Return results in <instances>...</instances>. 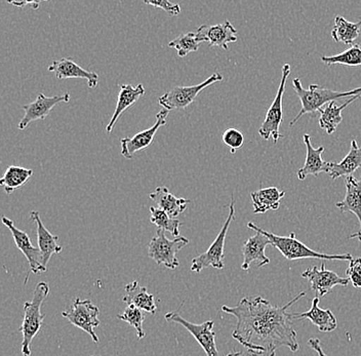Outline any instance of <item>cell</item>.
Instances as JSON below:
<instances>
[{"instance_id": "obj_19", "label": "cell", "mask_w": 361, "mask_h": 356, "mask_svg": "<svg viewBox=\"0 0 361 356\" xmlns=\"http://www.w3.org/2000/svg\"><path fill=\"white\" fill-rule=\"evenodd\" d=\"M346 195L342 202H337L336 207L342 213H353L360 221V228L355 233L351 234L349 238H358L361 243V177L356 179L353 176L345 178Z\"/></svg>"}, {"instance_id": "obj_23", "label": "cell", "mask_w": 361, "mask_h": 356, "mask_svg": "<svg viewBox=\"0 0 361 356\" xmlns=\"http://www.w3.org/2000/svg\"><path fill=\"white\" fill-rule=\"evenodd\" d=\"M149 197L155 202L158 209L166 211L171 218H177L186 211L190 200L177 197L169 192L168 187H157L154 192L150 193Z\"/></svg>"}, {"instance_id": "obj_29", "label": "cell", "mask_w": 361, "mask_h": 356, "mask_svg": "<svg viewBox=\"0 0 361 356\" xmlns=\"http://www.w3.org/2000/svg\"><path fill=\"white\" fill-rule=\"evenodd\" d=\"M33 175L32 170L22 166H11L6 168L4 177L0 180V185L4 187L6 195H11L13 191L24 186Z\"/></svg>"}, {"instance_id": "obj_5", "label": "cell", "mask_w": 361, "mask_h": 356, "mask_svg": "<svg viewBox=\"0 0 361 356\" xmlns=\"http://www.w3.org/2000/svg\"><path fill=\"white\" fill-rule=\"evenodd\" d=\"M188 238L179 236L175 240H169L161 230H157V235L151 238L148 245V257L157 265L164 266L168 269L175 270L179 267L180 262L177 254L186 247Z\"/></svg>"}, {"instance_id": "obj_1", "label": "cell", "mask_w": 361, "mask_h": 356, "mask_svg": "<svg viewBox=\"0 0 361 356\" xmlns=\"http://www.w3.org/2000/svg\"><path fill=\"white\" fill-rule=\"evenodd\" d=\"M305 296L306 292L300 293L282 307L273 305L261 296L245 297L234 307L223 306L222 310L236 317L232 337L245 348L276 350L284 346L297 352L299 342L288 309Z\"/></svg>"}, {"instance_id": "obj_32", "label": "cell", "mask_w": 361, "mask_h": 356, "mask_svg": "<svg viewBox=\"0 0 361 356\" xmlns=\"http://www.w3.org/2000/svg\"><path fill=\"white\" fill-rule=\"evenodd\" d=\"M200 44H202V42H200L196 32H188L178 36L177 38L171 40L169 47L175 49L180 58H185L189 54L197 51Z\"/></svg>"}, {"instance_id": "obj_8", "label": "cell", "mask_w": 361, "mask_h": 356, "mask_svg": "<svg viewBox=\"0 0 361 356\" xmlns=\"http://www.w3.org/2000/svg\"><path fill=\"white\" fill-rule=\"evenodd\" d=\"M223 80H224V78H223L222 74L216 72L200 85L173 87L168 92L159 97L158 104L164 107V109L169 110V111L186 109L197 99L198 94L203 90L207 89V87L214 85V83L220 82Z\"/></svg>"}, {"instance_id": "obj_16", "label": "cell", "mask_w": 361, "mask_h": 356, "mask_svg": "<svg viewBox=\"0 0 361 356\" xmlns=\"http://www.w3.org/2000/svg\"><path fill=\"white\" fill-rule=\"evenodd\" d=\"M268 245H271L269 238L261 232H256L254 236L248 238L241 249L243 254L241 269L250 271V264L254 262L258 263L259 268L269 264L270 259L265 254V250Z\"/></svg>"}, {"instance_id": "obj_35", "label": "cell", "mask_w": 361, "mask_h": 356, "mask_svg": "<svg viewBox=\"0 0 361 356\" xmlns=\"http://www.w3.org/2000/svg\"><path fill=\"white\" fill-rule=\"evenodd\" d=\"M346 276L354 288L361 290V258H356L350 261Z\"/></svg>"}, {"instance_id": "obj_17", "label": "cell", "mask_w": 361, "mask_h": 356, "mask_svg": "<svg viewBox=\"0 0 361 356\" xmlns=\"http://www.w3.org/2000/svg\"><path fill=\"white\" fill-rule=\"evenodd\" d=\"M49 71L55 73L58 80H71V78H83L87 80L90 89H94L99 85V75L96 72L87 71L68 58L54 61L49 66Z\"/></svg>"}, {"instance_id": "obj_39", "label": "cell", "mask_w": 361, "mask_h": 356, "mask_svg": "<svg viewBox=\"0 0 361 356\" xmlns=\"http://www.w3.org/2000/svg\"><path fill=\"white\" fill-rule=\"evenodd\" d=\"M11 4L13 6H17V8H23L26 6H31L34 8V10H38L39 8L40 4L42 2L40 1H10Z\"/></svg>"}, {"instance_id": "obj_37", "label": "cell", "mask_w": 361, "mask_h": 356, "mask_svg": "<svg viewBox=\"0 0 361 356\" xmlns=\"http://www.w3.org/2000/svg\"><path fill=\"white\" fill-rule=\"evenodd\" d=\"M274 349H248L233 351L227 356H276Z\"/></svg>"}, {"instance_id": "obj_38", "label": "cell", "mask_w": 361, "mask_h": 356, "mask_svg": "<svg viewBox=\"0 0 361 356\" xmlns=\"http://www.w3.org/2000/svg\"><path fill=\"white\" fill-rule=\"evenodd\" d=\"M309 346L317 352V355L319 356H327L326 353H324V349L322 347V342H320L319 339L317 338H311L308 341Z\"/></svg>"}, {"instance_id": "obj_24", "label": "cell", "mask_w": 361, "mask_h": 356, "mask_svg": "<svg viewBox=\"0 0 361 356\" xmlns=\"http://www.w3.org/2000/svg\"><path fill=\"white\" fill-rule=\"evenodd\" d=\"M361 168V147L355 139L351 141L348 154L340 162H329V175L331 180L341 177H350Z\"/></svg>"}, {"instance_id": "obj_10", "label": "cell", "mask_w": 361, "mask_h": 356, "mask_svg": "<svg viewBox=\"0 0 361 356\" xmlns=\"http://www.w3.org/2000/svg\"><path fill=\"white\" fill-rule=\"evenodd\" d=\"M164 317H166V321L175 322V324L184 326L202 347L207 356H222L216 348V333L214 331V322L213 321H207L200 324H196L183 319L177 312H169Z\"/></svg>"}, {"instance_id": "obj_14", "label": "cell", "mask_w": 361, "mask_h": 356, "mask_svg": "<svg viewBox=\"0 0 361 356\" xmlns=\"http://www.w3.org/2000/svg\"><path fill=\"white\" fill-rule=\"evenodd\" d=\"M2 223L10 230L13 242H15L18 249L26 257L29 266H30L31 274H38L40 272L47 271V268L42 263V254H40L39 249L33 247L28 234L22 231V230L18 229L13 224V221L11 219L4 217L2 218Z\"/></svg>"}, {"instance_id": "obj_25", "label": "cell", "mask_w": 361, "mask_h": 356, "mask_svg": "<svg viewBox=\"0 0 361 356\" xmlns=\"http://www.w3.org/2000/svg\"><path fill=\"white\" fill-rule=\"evenodd\" d=\"M124 290L126 296L123 301L126 305H133L150 314H154L157 309L155 298L152 294L148 293L145 287H141L137 281H134L126 285Z\"/></svg>"}, {"instance_id": "obj_11", "label": "cell", "mask_w": 361, "mask_h": 356, "mask_svg": "<svg viewBox=\"0 0 361 356\" xmlns=\"http://www.w3.org/2000/svg\"><path fill=\"white\" fill-rule=\"evenodd\" d=\"M302 277L310 283L311 290L315 293L316 298H324L334 288L337 286L347 287L349 279L338 276L336 272L327 270L326 264L322 263V267L308 268L302 274Z\"/></svg>"}, {"instance_id": "obj_27", "label": "cell", "mask_w": 361, "mask_h": 356, "mask_svg": "<svg viewBox=\"0 0 361 356\" xmlns=\"http://www.w3.org/2000/svg\"><path fill=\"white\" fill-rule=\"evenodd\" d=\"M361 98V94L348 98L346 102L342 105H338L336 101L326 104L324 108L319 110V127L326 130L327 135H333L337 130V128L343 121L342 111L348 107L350 104Z\"/></svg>"}, {"instance_id": "obj_2", "label": "cell", "mask_w": 361, "mask_h": 356, "mask_svg": "<svg viewBox=\"0 0 361 356\" xmlns=\"http://www.w3.org/2000/svg\"><path fill=\"white\" fill-rule=\"evenodd\" d=\"M293 91L299 97L302 103V108L297 116L290 123V127L295 125L302 116L306 114H315L324 108L326 104L341 99L351 98V97L361 94V87L346 92L334 91V90L324 89L318 85H310L308 89H304L300 78L293 80Z\"/></svg>"}, {"instance_id": "obj_3", "label": "cell", "mask_w": 361, "mask_h": 356, "mask_svg": "<svg viewBox=\"0 0 361 356\" xmlns=\"http://www.w3.org/2000/svg\"><path fill=\"white\" fill-rule=\"evenodd\" d=\"M250 229L255 230L256 232H261L264 235L269 238L271 245L276 247L282 254L284 258L290 261L302 260V259H317V260H338V261H352L351 254H322L319 252H316L314 250H311L310 247H307L303 243L300 242L295 238V232L290 233L288 236L276 235V234L271 233V232L266 231V230L259 228L256 224L250 222L247 224Z\"/></svg>"}, {"instance_id": "obj_9", "label": "cell", "mask_w": 361, "mask_h": 356, "mask_svg": "<svg viewBox=\"0 0 361 356\" xmlns=\"http://www.w3.org/2000/svg\"><path fill=\"white\" fill-rule=\"evenodd\" d=\"M100 310L90 300L75 299L71 308L63 311L62 317L67 319L74 326L89 333L94 343L100 342L94 329L100 326Z\"/></svg>"}, {"instance_id": "obj_21", "label": "cell", "mask_w": 361, "mask_h": 356, "mask_svg": "<svg viewBox=\"0 0 361 356\" xmlns=\"http://www.w3.org/2000/svg\"><path fill=\"white\" fill-rule=\"evenodd\" d=\"M119 87H121V91H119L118 99H117L116 108H115L114 113H113L109 123L106 127L107 134H111L117 121L123 112L128 108L132 107L145 94V87L141 83L137 85V87H133L130 83L121 85Z\"/></svg>"}, {"instance_id": "obj_22", "label": "cell", "mask_w": 361, "mask_h": 356, "mask_svg": "<svg viewBox=\"0 0 361 356\" xmlns=\"http://www.w3.org/2000/svg\"><path fill=\"white\" fill-rule=\"evenodd\" d=\"M292 317L293 319H309L322 333L334 332L338 326V321L334 313L329 309L319 308V298L316 297L312 300L310 309L300 314L292 313Z\"/></svg>"}, {"instance_id": "obj_7", "label": "cell", "mask_w": 361, "mask_h": 356, "mask_svg": "<svg viewBox=\"0 0 361 356\" xmlns=\"http://www.w3.org/2000/svg\"><path fill=\"white\" fill-rule=\"evenodd\" d=\"M234 204H235V202L232 198L231 204L229 206V215H228L227 220L223 225L222 229L219 232L218 236H216L214 242L212 243L209 250L192 260L191 271L200 274L207 267H213L216 269H223L225 267V242L230 225L235 220V207H234Z\"/></svg>"}, {"instance_id": "obj_13", "label": "cell", "mask_w": 361, "mask_h": 356, "mask_svg": "<svg viewBox=\"0 0 361 356\" xmlns=\"http://www.w3.org/2000/svg\"><path fill=\"white\" fill-rule=\"evenodd\" d=\"M69 101L70 94L68 92L62 96L54 97H47L44 94H38L34 102L27 104L23 107L25 115L18 125V128L24 130L32 121H44L58 104L68 103Z\"/></svg>"}, {"instance_id": "obj_4", "label": "cell", "mask_w": 361, "mask_h": 356, "mask_svg": "<svg viewBox=\"0 0 361 356\" xmlns=\"http://www.w3.org/2000/svg\"><path fill=\"white\" fill-rule=\"evenodd\" d=\"M49 285L45 281H42L36 286L32 300L25 302L24 319L19 329V332L23 335L22 353L24 356L31 355V343L42 330L45 317L42 313V307L44 300L49 296Z\"/></svg>"}, {"instance_id": "obj_28", "label": "cell", "mask_w": 361, "mask_h": 356, "mask_svg": "<svg viewBox=\"0 0 361 356\" xmlns=\"http://www.w3.org/2000/svg\"><path fill=\"white\" fill-rule=\"evenodd\" d=\"M361 32V18L360 21H347L342 16L335 18V26L331 30V37L337 42H343L345 44H352Z\"/></svg>"}, {"instance_id": "obj_12", "label": "cell", "mask_w": 361, "mask_h": 356, "mask_svg": "<svg viewBox=\"0 0 361 356\" xmlns=\"http://www.w3.org/2000/svg\"><path fill=\"white\" fill-rule=\"evenodd\" d=\"M169 111L166 109L160 110L157 115V121L150 128L137 133L132 138H123L121 140V156L126 159H132L135 153L145 150L152 144L157 130L162 125H166Z\"/></svg>"}, {"instance_id": "obj_36", "label": "cell", "mask_w": 361, "mask_h": 356, "mask_svg": "<svg viewBox=\"0 0 361 356\" xmlns=\"http://www.w3.org/2000/svg\"><path fill=\"white\" fill-rule=\"evenodd\" d=\"M146 4L154 6V8H161L164 12L168 13L171 17H176L180 15V6L177 4H171L168 0H160V1H151V0H145Z\"/></svg>"}, {"instance_id": "obj_30", "label": "cell", "mask_w": 361, "mask_h": 356, "mask_svg": "<svg viewBox=\"0 0 361 356\" xmlns=\"http://www.w3.org/2000/svg\"><path fill=\"white\" fill-rule=\"evenodd\" d=\"M150 222L158 230L164 232H169L175 238H179L180 228L183 226L182 223L178 219L171 218L166 211L158 209L157 207H150Z\"/></svg>"}, {"instance_id": "obj_6", "label": "cell", "mask_w": 361, "mask_h": 356, "mask_svg": "<svg viewBox=\"0 0 361 356\" xmlns=\"http://www.w3.org/2000/svg\"><path fill=\"white\" fill-rule=\"evenodd\" d=\"M292 67L290 64H286L282 68L281 83L279 91L275 96L274 101L271 104L265 119L259 130V136L265 141L270 138L274 140V143H279L282 138L281 134V125L283 123V94L286 92V85L288 78H290Z\"/></svg>"}, {"instance_id": "obj_20", "label": "cell", "mask_w": 361, "mask_h": 356, "mask_svg": "<svg viewBox=\"0 0 361 356\" xmlns=\"http://www.w3.org/2000/svg\"><path fill=\"white\" fill-rule=\"evenodd\" d=\"M30 219L36 224V231H37L38 249L42 254V265L47 268L53 254H60L62 252V245H59V238L49 232V230L45 228L39 213L37 211H32L30 213Z\"/></svg>"}, {"instance_id": "obj_18", "label": "cell", "mask_w": 361, "mask_h": 356, "mask_svg": "<svg viewBox=\"0 0 361 356\" xmlns=\"http://www.w3.org/2000/svg\"><path fill=\"white\" fill-rule=\"evenodd\" d=\"M303 140L306 146V161L297 172L298 179L300 181H304L309 175L317 177L322 173H329V162L324 161L322 157L324 152V146L318 148L313 147L310 135L308 134L304 135Z\"/></svg>"}, {"instance_id": "obj_15", "label": "cell", "mask_w": 361, "mask_h": 356, "mask_svg": "<svg viewBox=\"0 0 361 356\" xmlns=\"http://www.w3.org/2000/svg\"><path fill=\"white\" fill-rule=\"evenodd\" d=\"M237 33L236 29L229 21L212 26L202 25L196 30L200 42H209V47H219L226 51L229 49V44L237 42Z\"/></svg>"}, {"instance_id": "obj_33", "label": "cell", "mask_w": 361, "mask_h": 356, "mask_svg": "<svg viewBox=\"0 0 361 356\" xmlns=\"http://www.w3.org/2000/svg\"><path fill=\"white\" fill-rule=\"evenodd\" d=\"M145 311L140 309V308L135 307L133 305L126 306L123 314L117 315V319H121L124 322H128L130 326L135 329L137 332V339H143L145 337V332H144L143 324L145 321Z\"/></svg>"}, {"instance_id": "obj_26", "label": "cell", "mask_w": 361, "mask_h": 356, "mask_svg": "<svg viewBox=\"0 0 361 356\" xmlns=\"http://www.w3.org/2000/svg\"><path fill=\"white\" fill-rule=\"evenodd\" d=\"M284 195H286V191H281L277 187L259 189L250 193L254 214H265L268 211H276L281 207Z\"/></svg>"}, {"instance_id": "obj_34", "label": "cell", "mask_w": 361, "mask_h": 356, "mask_svg": "<svg viewBox=\"0 0 361 356\" xmlns=\"http://www.w3.org/2000/svg\"><path fill=\"white\" fill-rule=\"evenodd\" d=\"M222 141L230 148L232 154H234L237 150L243 147L245 144V137L240 130L231 128L223 133Z\"/></svg>"}, {"instance_id": "obj_31", "label": "cell", "mask_w": 361, "mask_h": 356, "mask_svg": "<svg viewBox=\"0 0 361 356\" xmlns=\"http://www.w3.org/2000/svg\"><path fill=\"white\" fill-rule=\"evenodd\" d=\"M322 61L326 66L333 65H344L348 67L361 66V46L352 44L346 51L335 56H322Z\"/></svg>"}]
</instances>
